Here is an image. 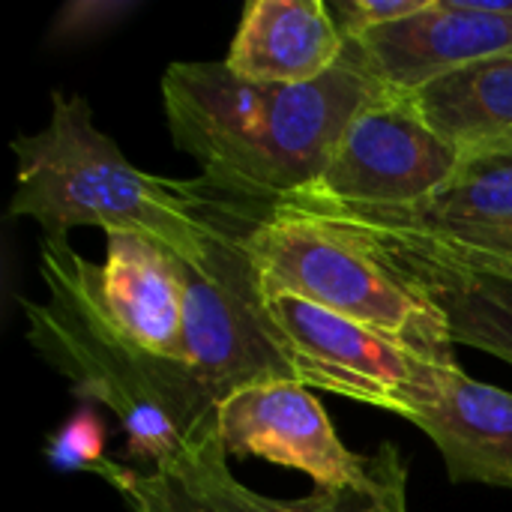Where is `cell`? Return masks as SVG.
<instances>
[{"mask_svg": "<svg viewBox=\"0 0 512 512\" xmlns=\"http://www.w3.org/2000/svg\"><path fill=\"white\" fill-rule=\"evenodd\" d=\"M99 294L111 321L147 354L186 366V261L141 234H108Z\"/></svg>", "mask_w": 512, "mask_h": 512, "instance_id": "cell-12", "label": "cell"}, {"mask_svg": "<svg viewBox=\"0 0 512 512\" xmlns=\"http://www.w3.org/2000/svg\"><path fill=\"white\" fill-rule=\"evenodd\" d=\"M105 441H108V429H105L102 417L93 408H81L48 438L45 459L57 471L102 474L111 462L105 456Z\"/></svg>", "mask_w": 512, "mask_h": 512, "instance_id": "cell-17", "label": "cell"}, {"mask_svg": "<svg viewBox=\"0 0 512 512\" xmlns=\"http://www.w3.org/2000/svg\"><path fill=\"white\" fill-rule=\"evenodd\" d=\"M429 3L432 0H333L327 6L333 12L339 33L345 36V42H351L378 27L420 15Z\"/></svg>", "mask_w": 512, "mask_h": 512, "instance_id": "cell-18", "label": "cell"}, {"mask_svg": "<svg viewBox=\"0 0 512 512\" xmlns=\"http://www.w3.org/2000/svg\"><path fill=\"white\" fill-rule=\"evenodd\" d=\"M462 159L426 126L411 96L381 93L342 135L327 171L297 204L345 210H396L438 192Z\"/></svg>", "mask_w": 512, "mask_h": 512, "instance_id": "cell-8", "label": "cell"}, {"mask_svg": "<svg viewBox=\"0 0 512 512\" xmlns=\"http://www.w3.org/2000/svg\"><path fill=\"white\" fill-rule=\"evenodd\" d=\"M384 252L414 255L465 273L512 279V156L462 162L429 198L396 210H345L297 204Z\"/></svg>", "mask_w": 512, "mask_h": 512, "instance_id": "cell-6", "label": "cell"}, {"mask_svg": "<svg viewBox=\"0 0 512 512\" xmlns=\"http://www.w3.org/2000/svg\"><path fill=\"white\" fill-rule=\"evenodd\" d=\"M216 432L228 459H264L315 480V489L369 486L384 453L348 450L315 390L297 381H261L231 393L216 408Z\"/></svg>", "mask_w": 512, "mask_h": 512, "instance_id": "cell-10", "label": "cell"}, {"mask_svg": "<svg viewBox=\"0 0 512 512\" xmlns=\"http://www.w3.org/2000/svg\"><path fill=\"white\" fill-rule=\"evenodd\" d=\"M512 54V15L486 12L477 0H432L420 15L345 42L339 66L387 93L411 96L426 84Z\"/></svg>", "mask_w": 512, "mask_h": 512, "instance_id": "cell-11", "label": "cell"}, {"mask_svg": "<svg viewBox=\"0 0 512 512\" xmlns=\"http://www.w3.org/2000/svg\"><path fill=\"white\" fill-rule=\"evenodd\" d=\"M387 255L441 309L456 345L495 354L512 366V279L465 273L399 252Z\"/></svg>", "mask_w": 512, "mask_h": 512, "instance_id": "cell-16", "label": "cell"}, {"mask_svg": "<svg viewBox=\"0 0 512 512\" xmlns=\"http://www.w3.org/2000/svg\"><path fill=\"white\" fill-rule=\"evenodd\" d=\"M411 102L462 162L512 156V54L456 69Z\"/></svg>", "mask_w": 512, "mask_h": 512, "instance_id": "cell-15", "label": "cell"}, {"mask_svg": "<svg viewBox=\"0 0 512 512\" xmlns=\"http://www.w3.org/2000/svg\"><path fill=\"white\" fill-rule=\"evenodd\" d=\"M39 276L48 297H21L30 348L72 393L105 405L126 432V450L144 471L171 468L198 441L216 432V405L183 363L138 348L105 312L99 264L66 237L42 234Z\"/></svg>", "mask_w": 512, "mask_h": 512, "instance_id": "cell-2", "label": "cell"}, {"mask_svg": "<svg viewBox=\"0 0 512 512\" xmlns=\"http://www.w3.org/2000/svg\"><path fill=\"white\" fill-rule=\"evenodd\" d=\"M408 423L438 447L453 483L512 489V393L459 366Z\"/></svg>", "mask_w": 512, "mask_h": 512, "instance_id": "cell-14", "label": "cell"}, {"mask_svg": "<svg viewBox=\"0 0 512 512\" xmlns=\"http://www.w3.org/2000/svg\"><path fill=\"white\" fill-rule=\"evenodd\" d=\"M345 51L324 0H249L225 66L258 84H312L330 75Z\"/></svg>", "mask_w": 512, "mask_h": 512, "instance_id": "cell-13", "label": "cell"}, {"mask_svg": "<svg viewBox=\"0 0 512 512\" xmlns=\"http://www.w3.org/2000/svg\"><path fill=\"white\" fill-rule=\"evenodd\" d=\"M381 93L345 66L312 84H258L225 60L171 63L162 75L174 147L207 186L249 201H285L318 183L351 120Z\"/></svg>", "mask_w": 512, "mask_h": 512, "instance_id": "cell-1", "label": "cell"}, {"mask_svg": "<svg viewBox=\"0 0 512 512\" xmlns=\"http://www.w3.org/2000/svg\"><path fill=\"white\" fill-rule=\"evenodd\" d=\"M204 246L186 264V369L219 408L261 381H294L264 312V291L246 249L252 201L189 180Z\"/></svg>", "mask_w": 512, "mask_h": 512, "instance_id": "cell-5", "label": "cell"}, {"mask_svg": "<svg viewBox=\"0 0 512 512\" xmlns=\"http://www.w3.org/2000/svg\"><path fill=\"white\" fill-rule=\"evenodd\" d=\"M18 159L9 216L39 222L66 237L75 225L108 234H141L195 261L204 246L189 180H165L135 168L96 126L84 96L51 93L45 129L12 141Z\"/></svg>", "mask_w": 512, "mask_h": 512, "instance_id": "cell-3", "label": "cell"}, {"mask_svg": "<svg viewBox=\"0 0 512 512\" xmlns=\"http://www.w3.org/2000/svg\"><path fill=\"white\" fill-rule=\"evenodd\" d=\"M246 249L264 297L285 294L393 336L435 363H456L441 309L366 237L279 201H252Z\"/></svg>", "mask_w": 512, "mask_h": 512, "instance_id": "cell-4", "label": "cell"}, {"mask_svg": "<svg viewBox=\"0 0 512 512\" xmlns=\"http://www.w3.org/2000/svg\"><path fill=\"white\" fill-rule=\"evenodd\" d=\"M264 312L297 384L402 420L429 405L444 378L459 369L297 297H264Z\"/></svg>", "mask_w": 512, "mask_h": 512, "instance_id": "cell-7", "label": "cell"}, {"mask_svg": "<svg viewBox=\"0 0 512 512\" xmlns=\"http://www.w3.org/2000/svg\"><path fill=\"white\" fill-rule=\"evenodd\" d=\"M135 3H111V0H90V3H66L54 21L51 39L57 42H81L102 36L111 30L126 12H132Z\"/></svg>", "mask_w": 512, "mask_h": 512, "instance_id": "cell-19", "label": "cell"}, {"mask_svg": "<svg viewBox=\"0 0 512 512\" xmlns=\"http://www.w3.org/2000/svg\"><path fill=\"white\" fill-rule=\"evenodd\" d=\"M381 474L360 489H315L297 501H276L246 489L228 465L219 432L198 441L162 471H135L117 462L99 474L132 512H411L408 465L393 444L381 447Z\"/></svg>", "mask_w": 512, "mask_h": 512, "instance_id": "cell-9", "label": "cell"}]
</instances>
